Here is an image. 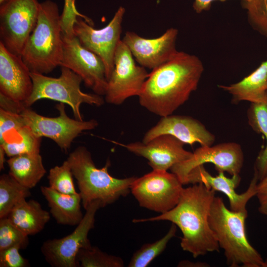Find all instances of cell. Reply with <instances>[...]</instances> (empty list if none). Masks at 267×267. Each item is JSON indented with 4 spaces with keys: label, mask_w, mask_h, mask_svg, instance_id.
Masks as SVG:
<instances>
[{
    "label": "cell",
    "mask_w": 267,
    "mask_h": 267,
    "mask_svg": "<svg viewBox=\"0 0 267 267\" xmlns=\"http://www.w3.org/2000/svg\"><path fill=\"white\" fill-rule=\"evenodd\" d=\"M26 125L20 113L0 108V142L10 134Z\"/></svg>",
    "instance_id": "obj_32"
},
{
    "label": "cell",
    "mask_w": 267,
    "mask_h": 267,
    "mask_svg": "<svg viewBox=\"0 0 267 267\" xmlns=\"http://www.w3.org/2000/svg\"><path fill=\"white\" fill-rule=\"evenodd\" d=\"M41 191L47 201L50 213L58 223L74 226L81 222L84 215L79 193L64 194L45 186L41 187Z\"/></svg>",
    "instance_id": "obj_21"
},
{
    "label": "cell",
    "mask_w": 267,
    "mask_h": 267,
    "mask_svg": "<svg viewBox=\"0 0 267 267\" xmlns=\"http://www.w3.org/2000/svg\"><path fill=\"white\" fill-rule=\"evenodd\" d=\"M203 71L199 57L178 51L149 73L138 96L140 105L161 117L172 115L197 89Z\"/></svg>",
    "instance_id": "obj_1"
},
{
    "label": "cell",
    "mask_w": 267,
    "mask_h": 267,
    "mask_svg": "<svg viewBox=\"0 0 267 267\" xmlns=\"http://www.w3.org/2000/svg\"><path fill=\"white\" fill-rule=\"evenodd\" d=\"M38 0H7L0 4V38L6 48L20 55L37 24Z\"/></svg>",
    "instance_id": "obj_7"
},
{
    "label": "cell",
    "mask_w": 267,
    "mask_h": 267,
    "mask_svg": "<svg viewBox=\"0 0 267 267\" xmlns=\"http://www.w3.org/2000/svg\"><path fill=\"white\" fill-rule=\"evenodd\" d=\"M162 134L172 135L191 145L197 142L201 146H211L215 140V135L202 123L187 116L172 114L161 117L145 134L142 142L147 143Z\"/></svg>",
    "instance_id": "obj_19"
},
{
    "label": "cell",
    "mask_w": 267,
    "mask_h": 267,
    "mask_svg": "<svg viewBox=\"0 0 267 267\" xmlns=\"http://www.w3.org/2000/svg\"><path fill=\"white\" fill-rule=\"evenodd\" d=\"M63 58L60 66L78 75L85 85L100 95L105 94L108 81L101 59L84 47L73 32H62Z\"/></svg>",
    "instance_id": "obj_12"
},
{
    "label": "cell",
    "mask_w": 267,
    "mask_h": 267,
    "mask_svg": "<svg viewBox=\"0 0 267 267\" xmlns=\"http://www.w3.org/2000/svg\"><path fill=\"white\" fill-rule=\"evenodd\" d=\"M73 174L66 160L60 166H56L49 170L47 179L49 186L64 194H76L73 179Z\"/></svg>",
    "instance_id": "obj_30"
},
{
    "label": "cell",
    "mask_w": 267,
    "mask_h": 267,
    "mask_svg": "<svg viewBox=\"0 0 267 267\" xmlns=\"http://www.w3.org/2000/svg\"><path fill=\"white\" fill-rule=\"evenodd\" d=\"M149 73L136 64L131 52L121 40L116 48L114 67L108 81L105 101L120 105L128 98L138 96Z\"/></svg>",
    "instance_id": "obj_11"
},
{
    "label": "cell",
    "mask_w": 267,
    "mask_h": 267,
    "mask_svg": "<svg viewBox=\"0 0 267 267\" xmlns=\"http://www.w3.org/2000/svg\"><path fill=\"white\" fill-rule=\"evenodd\" d=\"M30 189L9 174L2 175L0 177V219L7 217L15 205L30 196Z\"/></svg>",
    "instance_id": "obj_26"
},
{
    "label": "cell",
    "mask_w": 267,
    "mask_h": 267,
    "mask_svg": "<svg viewBox=\"0 0 267 267\" xmlns=\"http://www.w3.org/2000/svg\"><path fill=\"white\" fill-rule=\"evenodd\" d=\"M215 192L203 183L193 184L183 188L178 202L171 210L153 217L134 219L133 222H171L182 233L181 248L194 258L219 252V245L209 223Z\"/></svg>",
    "instance_id": "obj_2"
},
{
    "label": "cell",
    "mask_w": 267,
    "mask_h": 267,
    "mask_svg": "<svg viewBox=\"0 0 267 267\" xmlns=\"http://www.w3.org/2000/svg\"><path fill=\"white\" fill-rule=\"evenodd\" d=\"M243 162L241 146L235 142H225L214 146H201L190 158L174 165L170 170L183 184L188 173L198 166L212 163L218 172H226L233 176L239 174Z\"/></svg>",
    "instance_id": "obj_14"
},
{
    "label": "cell",
    "mask_w": 267,
    "mask_h": 267,
    "mask_svg": "<svg viewBox=\"0 0 267 267\" xmlns=\"http://www.w3.org/2000/svg\"><path fill=\"white\" fill-rule=\"evenodd\" d=\"M30 73L21 56L11 53L0 42V93L24 104L33 90Z\"/></svg>",
    "instance_id": "obj_18"
},
{
    "label": "cell",
    "mask_w": 267,
    "mask_h": 267,
    "mask_svg": "<svg viewBox=\"0 0 267 267\" xmlns=\"http://www.w3.org/2000/svg\"><path fill=\"white\" fill-rule=\"evenodd\" d=\"M178 34V30L172 27L159 37L147 39L134 32L127 31L122 40L139 65L153 70L170 60L178 52L176 48Z\"/></svg>",
    "instance_id": "obj_15"
},
{
    "label": "cell",
    "mask_w": 267,
    "mask_h": 267,
    "mask_svg": "<svg viewBox=\"0 0 267 267\" xmlns=\"http://www.w3.org/2000/svg\"><path fill=\"white\" fill-rule=\"evenodd\" d=\"M6 153L4 149L0 146V170L4 169V164L5 162V155Z\"/></svg>",
    "instance_id": "obj_38"
},
{
    "label": "cell",
    "mask_w": 267,
    "mask_h": 267,
    "mask_svg": "<svg viewBox=\"0 0 267 267\" xmlns=\"http://www.w3.org/2000/svg\"><path fill=\"white\" fill-rule=\"evenodd\" d=\"M27 125L6 136L0 146L9 157L26 153H38L42 140Z\"/></svg>",
    "instance_id": "obj_25"
},
{
    "label": "cell",
    "mask_w": 267,
    "mask_h": 267,
    "mask_svg": "<svg viewBox=\"0 0 267 267\" xmlns=\"http://www.w3.org/2000/svg\"><path fill=\"white\" fill-rule=\"evenodd\" d=\"M218 87L231 95L233 103L241 101L261 103L266 101L267 99V59L240 81L228 86L219 85Z\"/></svg>",
    "instance_id": "obj_20"
},
{
    "label": "cell",
    "mask_w": 267,
    "mask_h": 267,
    "mask_svg": "<svg viewBox=\"0 0 267 267\" xmlns=\"http://www.w3.org/2000/svg\"><path fill=\"white\" fill-rule=\"evenodd\" d=\"M263 267H267V259L264 260Z\"/></svg>",
    "instance_id": "obj_40"
},
{
    "label": "cell",
    "mask_w": 267,
    "mask_h": 267,
    "mask_svg": "<svg viewBox=\"0 0 267 267\" xmlns=\"http://www.w3.org/2000/svg\"><path fill=\"white\" fill-rule=\"evenodd\" d=\"M73 177L77 180L82 204L86 210L93 203L100 208L111 204L120 198L126 196L136 177L118 178L108 172L111 165L108 160L102 168H97L88 149L83 146L76 148L69 155Z\"/></svg>",
    "instance_id": "obj_3"
},
{
    "label": "cell",
    "mask_w": 267,
    "mask_h": 267,
    "mask_svg": "<svg viewBox=\"0 0 267 267\" xmlns=\"http://www.w3.org/2000/svg\"><path fill=\"white\" fill-rule=\"evenodd\" d=\"M30 75L33 90L24 103L26 107L40 99H50L67 104L71 108L75 119L83 121L80 111L82 104L101 106L105 102L102 95L83 92L81 89L82 79L67 67L61 66V74L58 78L32 72Z\"/></svg>",
    "instance_id": "obj_6"
},
{
    "label": "cell",
    "mask_w": 267,
    "mask_h": 267,
    "mask_svg": "<svg viewBox=\"0 0 267 267\" xmlns=\"http://www.w3.org/2000/svg\"><path fill=\"white\" fill-rule=\"evenodd\" d=\"M111 141L146 158L153 170L167 171L174 165L189 159L193 154L184 148V143L169 134L159 135L147 143L136 141L124 144Z\"/></svg>",
    "instance_id": "obj_16"
},
{
    "label": "cell",
    "mask_w": 267,
    "mask_h": 267,
    "mask_svg": "<svg viewBox=\"0 0 267 267\" xmlns=\"http://www.w3.org/2000/svg\"><path fill=\"white\" fill-rule=\"evenodd\" d=\"M247 217L248 213L228 209L222 197H215L209 216V225L230 267H263L264 260L247 239Z\"/></svg>",
    "instance_id": "obj_5"
},
{
    "label": "cell",
    "mask_w": 267,
    "mask_h": 267,
    "mask_svg": "<svg viewBox=\"0 0 267 267\" xmlns=\"http://www.w3.org/2000/svg\"><path fill=\"white\" fill-rule=\"evenodd\" d=\"M182 185L174 173L153 170L136 178L131 185V192L140 206L163 214L177 205Z\"/></svg>",
    "instance_id": "obj_8"
},
{
    "label": "cell",
    "mask_w": 267,
    "mask_h": 267,
    "mask_svg": "<svg viewBox=\"0 0 267 267\" xmlns=\"http://www.w3.org/2000/svg\"><path fill=\"white\" fill-rule=\"evenodd\" d=\"M100 208L97 203L86 210L81 222L70 234L59 239L44 241L41 252L46 261L53 267H79L76 257L80 249L92 247L88 238L89 231L94 228L96 212Z\"/></svg>",
    "instance_id": "obj_13"
},
{
    "label": "cell",
    "mask_w": 267,
    "mask_h": 267,
    "mask_svg": "<svg viewBox=\"0 0 267 267\" xmlns=\"http://www.w3.org/2000/svg\"><path fill=\"white\" fill-rule=\"evenodd\" d=\"M247 117L250 127L256 132L263 134L267 141L266 147L257 156L254 166L260 181L267 177V99L261 103H251Z\"/></svg>",
    "instance_id": "obj_24"
},
{
    "label": "cell",
    "mask_w": 267,
    "mask_h": 267,
    "mask_svg": "<svg viewBox=\"0 0 267 267\" xmlns=\"http://www.w3.org/2000/svg\"><path fill=\"white\" fill-rule=\"evenodd\" d=\"M77 262L81 267H123V259L103 252L97 247L81 249L77 257Z\"/></svg>",
    "instance_id": "obj_28"
},
{
    "label": "cell",
    "mask_w": 267,
    "mask_h": 267,
    "mask_svg": "<svg viewBox=\"0 0 267 267\" xmlns=\"http://www.w3.org/2000/svg\"><path fill=\"white\" fill-rule=\"evenodd\" d=\"M6 162L8 174L29 189L35 187L46 173L40 153L14 156L9 157Z\"/></svg>",
    "instance_id": "obj_23"
},
{
    "label": "cell",
    "mask_w": 267,
    "mask_h": 267,
    "mask_svg": "<svg viewBox=\"0 0 267 267\" xmlns=\"http://www.w3.org/2000/svg\"><path fill=\"white\" fill-rule=\"evenodd\" d=\"M7 0H0V4L3 3L4 1H5Z\"/></svg>",
    "instance_id": "obj_41"
},
{
    "label": "cell",
    "mask_w": 267,
    "mask_h": 267,
    "mask_svg": "<svg viewBox=\"0 0 267 267\" xmlns=\"http://www.w3.org/2000/svg\"><path fill=\"white\" fill-rule=\"evenodd\" d=\"M75 0H64V6L70 8H76Z\"/></svg>",
    "instance_id": "obj_39"
},
{
    "label": "cell",
    "mask_w": 267,
    "mask_h": 267,
    "mask_svg": "<svg viewBox=\"0 0 267 267\" xmlns=\"http://www.w3.org/2000/svg\"><path fill=\"white\" fill-rule=\"evenodd\" d=\"M125 12V8L119 7L109 23L100 29H94L79 16L73 24L74 34L81 44L98 56L103 62L107 81L113 70L115 52L121 40L122 24Z\"/></svg>",
    "instance_id": "obj_10"
},
{
    "label": "cell",
    "mask_w": 267,
    "mask_h": 267,
    "mask_svg": "<svg viewBox=\"0 0 267 267\" xmlns=\"http://www.w3.org/2000/svg\"><path fill=\"white\" fill-rule=\"evenodd\" d=\"M216 0L223 2L226 0H195L193 3V8L196 13H200L203 11L210 10L212 2ZM242 0L249 1L250 0Z\"/></svg>",
    "instance_id": "obj_34"
},
{
    "label": "cell",
    "mask_w": 267,
    "mask_h": 267,
    "mask_svg": "<svg viewBox=\"0 0 267 267\" xmlns=\"http://www.w3.org/2000/svg\"><path fill=\"white\" fill-rule=\"evenodd\" d=\"M248 22L252 28L267 39V0H242Z\"/></svg>",
    "instance_id": "obj_29"
},
{
    "label": "cell",
    "mask_w": 267,
    "mask_h": 267,
    "mask_svg": "<svg viewBox=\"0 0 267 267\" xmlns=\"http://www.w3.org/2000/svg\"><path fill=\"white\" fill-rule=\"evenodd\" d=\"M256 196L259 202L258 211L261 214L267 216V192L257 193Z\"/></svg>",
    "instance_id": "obj_35"
},
{
    "label": "cell",
    "mask_w": 267,
    "mask_h": 267,
    "mask_svg": "<svg viewBox=\"0 0 267 267\" xmlns=\"http://www.w3.org/2000/svg\"><path fill=\"white\" fill-rule=\"evenodd\" d=\"M178 267H207L210 266L204 262H193L189 261H182L178 264Z\"/></svg>",
    "instance_id": "obj_36"
},
{
    "label": "cell",
    "mask_w": 267,
    "mask_h": 267,
    "mask_svg": "<svg viewBox=\"0 0 267 267\" xmlns=\"http://www.w3.org/2000/svg\"><path fill=\"white\" fill-rule=\"evenodd\" d=\"M177 225L172 223L168 232L162 238L152 243L143 245L132 257L129 267H146L166 249L170 240L175 236Z\"/></svg>",
    "instance_id": "obj_27"
},
{
    "label": "cell",
    "mask_w": 267,
    "mask_h": 267,
    "mask_svg": "<svg viewBox=\"0 0 267 267\" xmlns=\"http://www.w3.org/2000/svg\"><path fill=\"white\" fill-rule=\"evenodd\" d=\"M27 235L40 232L50 219V214L35 200H23L12 208L7 217Z\"/></svg>",
    "instance_id": "obj_22"
},
{
    "label": "cell",
    "mask_w": 267,
    "mask_h": 267,
    "mask_svg": "<svg viewBox=\"0 0 267 267\" xmlns=\"http://www.w3.org/2000/svg\"><path fill=\"white\" fill-rule=\"evenodd\" d=\"M21 248L13 246L0 251V267H27L30 266L27 259L20 254Z\"/></svg>",
    "instance_id": "obj_33"
},
{
    "label": "cell",
    "mask_w": 267,
    "mask_h": 267,
    "mask_svg": "<svg viewBox=\"0 0 267 267\" xmlns=\"http://www.w3.org/2000/svg\"><path fill=\"white\" fill-rule=\"evenodd\" d=\"M31 72L47 74L61 66L62 28L58 6L51 0L40 2L37 24L21 54Z\"/></svg>",
    "instance_id": "obj_4"
},
{
    "label": "cell",
    "mask_w": 267,
    "mask_h": 267,
    "mask_svg": "<svg viewBox=\"0 0 267 267\" xmlns=\"http://www.w3.org/2000/svg\"><path fill=\"white\" fill-rule=\"evenodd\" d=\"M241 181L239 175L226 177L223 172H218V175L212 176L205 168L204 165L193 168L185 178L183 184L203 183L215 191L225 194L229 200L230 209L234 212L248 213L246 205L248 202L258 193L257 185L259 181L257 173H254L248 188L243 193L238 194L235 188Z\"/></svg>",
    "instance_id": "obj_17"
},
{
    "label": "cell",
    "mask_w": 267,
    "mask_h": 267,
    "mask_svg": "<svg viewBox=\"0 0 267 267\" xmlns=\"http://www.w3.org/2000/svg\"><path fill=\"white\" fill-rule=\"evenodd\" d=\"M56 108L59 116L55 117L41 115L30 107H24L20 114L26 125L37 136L51 139L65 152L81 134L93 130L98 126V122L95 119L80 121L70 118L66 112L64 103H59Z\"/></svg>",
    "instance_id": "obj_9"
},
{
    "label": "cell",
    "mask_w": 267,
    "mask_h": 267,
    "mask_svg": "<svg viewBox=\"0 0 267 267\" xmlns=\"http://www.w3.org/2000/svg\"><path fill=\"white\" fill-rule=\"evenodd\" d=\"M28 243V235L20 230L7 217L0 219V251L16 246L24 249Z\"/></svg>",
    "instance_id": "obj_31"
},
{
    "label": "cell",
    "mask_w": 267,
    "mask_h": 267,
    "mask_svg": "<svg viewBox=\"0 0 267 267\" xmlns=\"http://www.w3.org/2000/svg\"><path fill=\"white\" fill-rule=\"evenodd\" d=\"M258 193L267 192V177L259 181L257 185Z\"/></svg>",
    "instance_id": "obj_37"
}]
</instances>
